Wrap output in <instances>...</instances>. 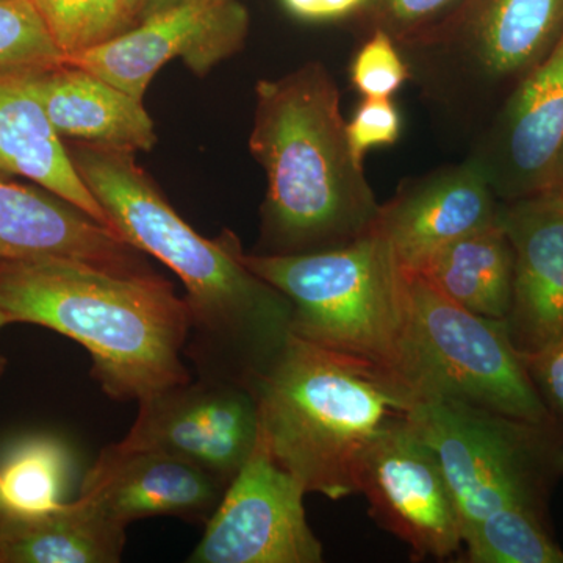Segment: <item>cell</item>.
Segmentation results:
<instances>
[{
  "instance_id": "cell-1",
  "label": "cell",
  "mask_w": 563,
  "mask_h": 563,
  "mask_svg": "<svg viewBox=\"0 0 563 563\" xmlns=\"http://www.w3.org/2000/svg\"><path fill=\"white\" fill-rule=\"evenodd\" d=\"M69 154L113 231L184 284L191 312L185 355L198 377L250 387L290 335V301L244 265L233 233L199 235L136 165L135 152L80 141Z\"/></svg>"
},
{
  "instance_id": "cell-2",
  "label": "cell",
  "mask_w": 563,
  "mask_h": 563,
  "mask_svg": "<svg viewBox=\"0 0 563 563\" xmlns=\"http://www.w3.org/2000/svg\"><path fill=\"white\" fill-rule=\"evenodd\" d=\"M250 150L268 180L255 254L339 250L376 228L380 203L352 154L332 74L310 62L258 80Z\"/></svg>"
},
{
  "instance_id": "cell-3",
  "label": "cell",
  "mask_w": 563,
  "mask_h": 563,
  "mask_svg": "<svg viewBox=\"0 0 563 563\" xmlns=\"http://www.w3.org/2000/svg\"><path fill=\"white\" fill-rule=\"evenodd\" d=\"M0 310L84 346L91 376L114 401L192 380L181 361L190 307L161 274L125 276L69 258L2 263Z\"/></svg>"
},
{
  "instance_id": "cell-4",
  "label": "cell",
  "mask_w": 563,
  "mask_h": 563,
  "mask_svg": "<svg viewBox=\"0 0 563 563\" xmlns=\"http://www.w3.org/2000/svg\"><path fill=\"white\" fill-rule=\"evenodd\" d=\"M250 388L269 453L307 493L332 501L357 495L366 448L406 422L418 399L390 369L292 332Z\"/></svg>"
},
{
  "instance_id": "cell-5",
  "label": "cell",
  "mask_w": 563,
  "mask_h": 563,
  "mask_svg": "<svg viewBox=\"0 0 563 563\" xmlns=\"http://www.w3.org/2000/svg\"><path fill=\"white\" fill-rule=\"evenodd\" d=\"M240 257L290 301L295 335L376 363L401 379L409 313L406 269L379 229L339 250L299 255L242 251Z\"/></svg>"
},
{
  "instance_id": "cell-6",
  "label": "cell",
  "mask_w": 563,
  "mask_h": 563,
  "mask_svg": "<svg viewBox=\"0 0 563 563\" xmlns=\"http://www.w3.org/2000/svg\"><path fill=\"white\" fill-rule=\"evenodd\" d=\"M562 33L563 0H465L443 25L399 49L442 121L474 136Z\"/></svg>"
},
{
  "instance_id": "cell-7",
  "label": "cell",
  "mask_w": 563,
  "mask_h": 563,
  "mask_svg": "<svg viewBox=\"0 0 563 563\" xmlns=\"http://www.w3.org/2000/svg\"><path fill=\"white\" fill-rule=\"evenodd\" d=\"M406 336L399 376L420 398L454 399L537 424L547 409L506 321L470 312L418 273L407 272Z\"/></svg>"
},
{
  "instance_id": "cell-8",
  "label": "cell",
  "mask_w": 563,
  "mask_h": 563,
  "mask_svg": "<svg viewBox=\"0 0 563 563\" xmlns=\"http://www.w3.org/2000/svg\"><path fill=\"white\" fill-rule=\"evenodd\" d=\"M407 422L442 466L462 532L507 504L544 510L561 472L558 422L537 424L442 398L417 399Z\"/></svg>"
},
{
  "instance_id": "cell-9",
  "label": "cell",
  "mask_w": 563,
  "mask_h": 563,
  "mask_svg": "<svg viewBox=\"0 0 563 563\" xmlns=\"http://www.w3.org/2000/svg\"><path fill=\"white\" fill-rule=\"evenodd\" d=\"M250 13L240 0H176L99 46L60 63L101 77L143 101L155 74L179 58L198 77L242 51Z\"/></svg>"
},
{
  "instance_id": "cell-10",
  "label": "cell",
  "mask_w": 563,
  "mask_h": 563,
  "mask_svg": "<svg viewBox=\"0 0 563 563\" xmlns=\"http://www.w3.org/2000/svg\"><path fill=\"white\" fill-rule=\"evenodd\" d=\"M306 495L303 485L282 468L258 435L188 562H322V543L307 523Z\"/></svg>"
},
{
  "instance_id": "cell-11",
  "label": "cell",
  "mask_w": 563,
  "mask_h": 563,
  "mask_svg": "<svg viewBox=\"0 0 563 563\" xmlns=\"http://www.w3.org/2000/svg\"><path fill=\"white\" fill-rule=\"evenodd\" d=\"M258 435L261 418L250 387L198 377L140 399L135 422L120 443L179 457L229 487Z\"/></svg>"
},
{
  "instance_id": "cell-12",
  "label": "cell",
  "mask_w": 563,
  "mask_h": 563,
  "mask_svg": "<svg viewBox=\"0 0 563 563\" xmlns=\"http://www.w3.org/2000/svg\"><path fill=\"white\" fill-rule=\"evenodd\" d=\"M374 520L402 540L415 561L461 550L462 520L442 466L409 422L393 426L366 448L357 473Z\"/></svg>"
},
{
  "instance_id": "cell-13",
  "label": "cell",
  "mask_w": 563,
  "mask_h": 563,
  "mask_svg": "<svg viewBox=\"0 0 563 563\" xmlns=\"http://www.w3.org/2000/svg\"><path fill=\"white\" fill-rule=\"evenodd\" d=\"M563 147V33L473 136L466 161L499 201L551 190Z\"/></svg>"
},
{
  "instance_id": "cell-14",
  "label": "cell",
  "mask_w": 563,
  "mask_h": 563,
  "mask_svg": "<svg viewBox=\"0 0 563 563\" xmlns=\"http://www.w3.org/2000/svg\"><path fill=\"white\" fill-rule=\"evenodd\" d=\"M225 488L209 473L174 455L111 443L84 477L80 495L124 528L152 517L206 525Z\"/></svg>"
},
{
  "instance_id": "cell-15",
  "label": "cell",
  "mask_w": 563,
  "mask_h": 563,
  "mask_svg": "<svg viewBox=\"0 0 563 563\" xmlns=\"http://www.w3.org/2000/svg\"><path fill=\"white\" fill-rule=\"evenodd\" d=\"M69 258L125 276L157 274L143 252L54 192L0 174V265Z\"/></svg>"
},
{
  "instance_id": "cell-16",
  "label": "cell",
  "mask_w": 563,
  "mask_h": 563,
  "mask_svg": "<svg viewBox=\"0 0 563 563\" xmlns=\"http://www.w3.org/2000/svg\"><path fill=\"white\" fill-rule=\"evenodd\" d=\"M499 222L514 250L507 331L521 355L533 354L563 335V196L501 202Z\"/></svg>"
},
{
  "instance_id": "cell-17",
  "label": "cell",
  "mask_w": 563,
  "mask_h": 563,
  "mask_svg": "<svg viewBox=\"0 0 563 563\" xmlns=\"http://www.w3.org/2000/svg\"><path fill=\"white\" fill-rule=\"evenodd\" d=\"M501 201L468 161L404 181L380 206L376 228L407 272H418L446 244L499 220Z\"/></svg>"
},
{
  "instance_id": "cell-18",
  "label": "cell",
  "mask_w": 563,
  "mask_h": 563,
  "mask_svg": "<svg viewBox=\"0 0 563 563\" xmlns=\"http://www.w3.org/2000/svg\"><path fill=\"white\" fill-rule=\"evenodd\" d=\"M27 79L60 136L135 154L157 143L143 101L88 70L58 63L27 69Z\"/></svg>"
},
{
  "instance_id": "cell-19",
  "label": "cell",
  "mask_w": 563,
  "mask_h": 563,
  "mask_svg": "<svg viewBox=\"0 0 563 563\" xmlns=\"http://www.w3.org/2000/svg\"><path fill=\"white\" fill-rule=\"evenodd\" d=\"M0 174L35 181L113 231L32 91L27 69H0Z\"/></svg>"
},
{
  "instance_id": "cell-20",
  "label": "cell",
  "mask_w": 563,
  "mask_h": 563,
  "mask_svg": "<svg viewBox=\"0 0 563 563\" xmlns=\"http://www.w3.org/2000/svg\"><path fill=\"white\" fill-rule=\"evenodd\" d=\"M124 526L79 495L38 515H11L0 536V563H117Z\"/></svg>"
},
{
  "instance_id": "cell-21",
  "label": "cell",
  "mask_w": 563,
  "mask_h": 563,
  "mask_svg": "<svg viewBox=\"0 0 563 563\" xmlns=\"http://www.w3.org/2000/svg\"><path fill=\"white\" fill-rule=\"evenodd\" d=\"M412 273L470 312L501 321L510 312L514 250L499 220L446 244Z\"/></svg>"
},
{
  "instance_id": "cell-22",
  "label": "cell",
  "mask_w": 563,
  "mask_h": 563,
  "mask_svg": "<svg viewBox=\"0 0 563 563\" xmlns=\"http://www.w3.org/2000/svg\"><path fill=\"white\" fill-rule=\"evenodd\" d=\"M462 539L472 563H563L537 507L507 504L466 528Z\"/></svg>"
},
{
  "instance_id": "cell-23",
  "label": "cell",
  "mask_w": 563,
  "mask_h": 563,
  "mask_svg": "<svg viewBox=\"0 0 563 563\" xmlns=\"http://www.w3.org/2000/svg\"><path fill=\"white\" fill-rule=\"evenodd\" d=\"M69 454L58 440L33 437L14 446L0 466V492L13 512L38 515L60 506Z\"/></svg>"
},
{
  "instance_id": "cell-24",
  "label": "cell",
  "mask_w": 563,
  "mask_h": 563,
  "mask_svg": "<svg viewBox=\"0 0 563 563\" xmlns=\"http://www.w3.org/2000/svg\"><path fill=\"white\" fill-rule=\"evenodd\" d=\"M62 57L99 46L133 27L122 0H32Z\"/></svg>"
},
{
  "instance_id": "cell-25",
  "label": "cell",
  "mask_w": 563,
  "mask_h": 563,
  "mask_svg": "<svg viewBox=\"0 0 563 563\" xmlns=\"http://www.w3.org/2000/svg\"><path fill=\"white\" fill-rule=\"evenodd\" d=\"M60 58L32 0H0V69L47 68Z\"/></svg>"
},
{
  "instance_id": "cell-26",
  "label": "cell",
  "mask_w": 563,
  "mask_h": 563,
  "mask_svg": "<svg viewBox=\"0 0 563 563\" xmlns=\"http://www.w3.org/2000/svg\"><path fill=\"white\" fill-rule=\"evenodd\" d=\"M465 0H372L363 14L369 32L383 31L398 46L429 35L454 16Z\"/></svg>"
},
{
  "instance_id": "cell-27",
  "label": "cell",
  "mask_w": 563,
  "mask_h": 563,
  "mask_svg": "<svg viewBox=\"0 0 563 563\" xmlns=\"http://www.w3.org/2000/svg\"><path fill=\"white\" fill-rule=\"evenodd\" d=\"M410 80V69L396 41L383 31H373L355 54L351 81L363 99H391Z\"/></svg>"
},
{
  "instance_id": "cell-28",
  "label": "cell",
  "mask_w": 563,
  "mask_h": 563,
  "mask_svg": "<svg viewBox=\"0 0 563 563\" xmlns=\"http://www.w3.org/2000/svg\"><path fill=\"white\" fill-rule=\"evenodd\" d=\"M402 120L391 99H363L354 118L346 124L352 154L363 163L373 147L388 146L401 135Z\"/></svg>"
},
{
  "instance_id": "cell-29",
  "label": "cell",
  "mask_w": 563,
  "mask_h": 563,
  "mask_svg": "<svg viewBox=\"0 0 563 563\" xmlns=\"http://www.w3.org/2000/svg\"><path fill=\"white\" fill-rule=\"evenodd\" d=\"M533 387L558 422H563V335L533 354L523 355Z\"/></svg>"
},
{
  "instance_id": "cell-30",
  "label": "cell",
  "mask_w": 563,
  "mask_h": 563,
  "mask_svg": "<svg viewBox=\"0 0 563 563\" xmlns=\"http://www.w3.org/2000/svg\"><path fill=\"white\" fill-rule=\"evenodd\" d=\"M284 9L301 21L328 22L361 16L372 0H280Z\"/></svg>"
},
{
  "instance_id": "cell-31",
  "label": "cell",
  "mask_w": 563,
  "mask_h": 563,
  "mask_svg": "<svg viewBox=\"0 0 563 563\" xmlns=\"http://www.w3.org/2000/svg\"><path fill=\"white\" fill-rule=\"evenodd\" d=\"M173 2L176 0H122L132 25Z\"/></svg>"
},
{
  "instance_id": "cell-32",
  "label": "cell",
  "mask_w": 563,
  "mask_h": 563,
  "mask_svg": "<svg viewBox=\"0 0 563 563\" xmlns=\"http://www.w3.org/2000/svg\"><path fill=\"white\" fill-rule=\"evenodd\" d=\"M551 190L563 196V147L561 155H559L558 166H555L554 181Z\"/></svg>"
},
{
  "instance_id": "cell-33",
  "label": "cell",
  "mask_w": 563,
  "mask_h": 563,
  "mask_svg": "<svg viewBox=\"0 0 563 563\" xmlns=\"http://www.w3.org/2000/svg\"><path fill=\"white\" fill-rule=\"evenodd\" d=\"M13 510L7 506L5 499H3L2 492H0V536H2L3 528L9 523L11 515H13Z\"/></svg>"
},
{
  "instance_id": "cell-34",
  "label": "cell",
  "mask_w": 563,
  "mask_h": 563,
  "mask_svg": "<svg viewBox=\"0 0 563 563\" xmlns=\"http://www.w3.org/2000/svg\"><path fill=\"white\" fill-rule=\"evenodd\" d=\"M7 365H9V362H7V358L3 357V355H0V377L5 373Z\"/></svg>"
},
{
  "instance_id": "cell-35",
  "label": "cell",
  "mask_w": 563,
  "mask_h": 563,
  "mask_svg": "<svg viewBox=\"0 0 563 563\" xmlns=\"http://www.w3.org/2000/svg\"><path fill=\"white\" fill-rule=\"evenodd\" d=\"M7 324H10V320L7 318V314L0 310V329L5 328Z\"/></svg>"
},
{
  "instance_id": "cell-36",
  "label": "cell",
  "mask_w": 563,
  "mask_h": 563,
  "mask_svg": "<svg viewBox=\"0 0 563 563\" xmlns=\"http://www.w3.org/2000/svg\"><path fill=\"white\" fill-rule=\"evenodd\" d=\"M561 472L563 473V433H562V448H561Z\"/></svg>"
}]
</instances>
